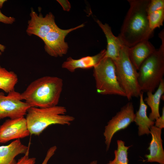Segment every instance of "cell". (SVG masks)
Here are the masks:
<instances>
[{
    "label": "cell",
    "mask_w": 164,
    "mask_h": 164,
    "mask_svg": "<svg viewBox=\"0 0 164 164\" xmlns=\"http://www.w3.org/2000/svg\"><path fill=\"white\" fill-rule=\"evenodd\" d=\"M150 0H128L129 8L118 37L123 44L130 47L148 40L153 31L150 29L147 9Z\"/></svg>",
    "instance_id": "obj_1"
},
{
    "label": "cell",
    "mask_w": 164,
    "mask_h": 164,
    "mask_svg": "<svg viewBox=\"0 0 164 164\" xmlns=\"http://www.w3.org/2000/svg\"><path fill=\"white\" fill-rule=\"evenodd\" d=\"M63 86L62 79L45 76L32 82L21 94L22 100L30 107L48 108L57 105Z\"/></svg>",
    "instance_id": "obj_2"
},
{
    "label": "cell",
    "mask_w": 164,
    "mask_h": 164,
    "mask_svg": "<svg viewBox=\"0 0 164 164\" xmlns=\"http://www.w3.org/2000/svg\"><path fill=\"white\" fill-rule=\"evenodd\" d=\"M67 112L66 108L61 106L48 108L30 107L26 118L30 135L39 136L52 125H69L75 118L65 114Z\"/></svg>",
    "instance_id": "obj_3"
},
{
    "label": "cell",
    "mask_w": 164,
    "mask_h": 164,
    "mask_svg": "<svg viewBox=\"0 0 164 164\" xmlns=\"http://www.w3.org/2000/svg\"><path fill=\"white\" fill-rule=\"evenodd\" d=\"M162 40L160 47L155 50L142 63L138 71V81L142 91L154 92L163 80L164 75V36L159 35Z\"/></svg>",
    "instance_id": "obj_4"
},
{
    "label": "cell",
    "mask_w": 164,
    "mask_h": 164,
    "mask_svg": "<svg viewBox=\"0 0 164 164\" xmlns=\"http://www.w3.org/2000/svg\"><path fill=\"white\" fill-rule=\"evenodd\" d=\"M128 48L123 44L118 58L113 61L118 82L130 101L133 97H139L142 91L138 81V71L130 60Z\"/></svg>",
    "instance_id": "obj_5"
},
{
    "label": "cell",
    "mask_w": 164,
    "mask_h": 164,
    "mask_svg": "<svg viewBox=\"0 0 164 164\" xmlns=\"http://www.w3.org/2000/svg\"><path fill=\"white\" fill-rule=\"evenodd\" d=\"M93 76L98 93L126 97V94L118 81L115 66L111 59L104 57L94 67Z\"/></svg>",
    "instance_id": "obj_6"
},
{
    "label": "cell",
    "mask_w": 164,
    "mask_h": 164,
    "mask_svg": "<svg viewBox=\"0 0 164 164\" xmlns=\"http://www.w3.org/2000/svg\"><path fill=\"white\" fill-rule=\"evenodd\" d=\"M135 113L132 103L129 102L121 108L120 111L108 122L105 127L104 135L106 146L108 150L112 139L118 132L127 128L134 121Z\"/></svg>",
    "instance_id": "obj_7"
},
{
    "label": "cell",
    "mask_w": 164,
    "mask_h": 164,
    "mask_svg": "<svg viewBox=\"0 0 164 164\" xmlns=\"http://www.w3.org/2000/svg\"><path fill=\"white\" fill-rule=\"evenodd\" d=\"M30 107L22 101L19 92L14 90L5 96L0 92V120L7 117L14 119L24 117Z\"/></svg>",
    "instance_id": "obj_8"
},
{
    "label": "cell",
    "mask_w": 164,
    "mask_h": 164,
    "mask_svg": "<svg viewBox=\"0 0 164 164\" xmlns=\"http://www.w3.org/2000/svg\"><path fill=\"white\" fill-rule=\"evenodd\" d=\"M84 26L82 24L67 29H62L57 26L49 32L43 40L45 51L50 56L54 57H61L66 54L68 46L65 41L66 36L71 31Z\"/></svg>",
    "instance_id": "obj_9"
},
{
    "label": "cell",
    "mask_w": 164,
    "mask_h": 164,
    "mask_svg": "<svg viewBox=\"0 0 164 164\" xmlns=\"http://www.w3.org/2000/svg\"><path fill=\"white\" fill-rule=\"evenodd\" d=\"M30 135L24 117L7 119L0 126V143L22 138Z\"/></svg>",
    "instance_id": "obj_10"
},
{
    "label": "cell",
    "mask_w": 164,
    "mask_h": 164,
    "mask_svg": "<svg viewBox=\"0 0 164 164\" xmlns=\"http://www.w3.org/2000/svg\"><path fill=\"white\" fill-rule=\"evenodd\" d=\"M30 16L31 19L28 21L26 30L29 36L34 35L43 40L49 32L57 26L54 16L51 12L43 17L41 14L38 15L32 10Z\"/></svg>",
    "instance_id": "obj_11"
},
{
    "label": "cell",
    "mask_w": 164,
    "mask_h": 164,
    "mask_svg": "<svg viewBox=\"0 0 164 164\" xmlns=\"http://www.w3.org/2000/svg\"><path fill=\"white\" fill-rule=\"evenodd\" d=\"M152 139L148 149L149 153L145 155L147 162H156L159 164H164V151L161 138L162 129L152 126L150 129Z\"/></svg>",
    "instance_id": "obj_12"
},
{
    "label": "cell",
    "mask_w": 164,
    "mask_h": 164,
    "mask_svg": "<svg viewBox=\"0 0 164 164\" xmlns=\"http://www.w3.org/2000/svg\"><path fill=\"white\" fill-rule=\"evenodd\" d=\"M106 50L104 49L93 56H88L78 59H74L71 57L63 62L62 67L73 73L77 69H89L94 67L103 59L105 55Z\"/></svg>",
    "instance_id": "obj_13"
},
{
    "label": "cell",
    "mask_w": 164,
    "mask_h": 164,
    "mask_svg": "<svg viewBox=\"0 0 164 164\" xmlns=\"http://www.w3.org/2000/svg\"><path fill=\"white\" fill-rule=\"evenodd\" d=\"M155 50L148 40L142 41L128 47V53L130 60L137 70H138L142 63Z\"/></svg>",
    "instance_id": "obj_14"
},
{
    "label": "cell",
    "mask_w": 164,
    "mask_h": 164,
    "mask_svg": "<svg viewBox=\"0 0 164 164\" xmlns=\"http://www.w3.org/2000/svg\"><path fill=\"white\" fill-rule=\"evenodd\" d=\"M23 144L20 139L12 141L9 144L0 146V164H15V157L20 154H25L29 149Z\"/></svg>",
    "instance_id": "obj_15"
},
{
    "label": "cell",
    "mask_w": 164,
    "mask_h": 164,
    "mask_svg": "<svg viewBox=\"0 0 164 164\" xmlns=\"http://www.w3.org/2000/svg\"><path fill=\"white\" fill-rule=\"evenodd\" d=\"M96 22L104 32L107 39V49L104 57L115 60L119 56L123 44L118 36L113 34L111 28L108 24H103L98 19H97Z\"/></svg>",
    "instance_id": "obj_16"
},
{
    "label": "cell",
    "mask_w": 164,
    "mask_h": 164,
    "mask_svg": "<svg viewBox=\"0 0 164 164\" xmlns=\"http://www.w3.org/2000/svg\"><path fill=\"white\" fill-rule=\"evenodd\" d=\"M140 105L138 110L135 114L134 121L138 126V134L141 136L150 134L151 127L154 125L155 121L151 120L147 115V105L143 99V92L139 96Z\"/></svg>",
    "instance_id": "obj_17"
},
{
    "label": "cell",
    "mask_w": 164,
    "mask_h": 164,
    "mask_svg": "<svg viewBox=\"0 0 164 164\" xmlns=\"http://www.w3.org/2000/svg\"><path fill=\"white\" fill-rule=\"evenodd\" d=\"M157 88L154 94L151 92H147V97L144 100L151 108V112L149 117L153 121L160 116L159 112V106L160 100L164 93L163 79L161 81Z\"/></svg>",
    "instance_id": "obj_18"
},
{
    "label": "cell",
    "mask_w": 164,
    "mask_h": 164,
    "mask_svg": "<svg viewBox=\"0 0 164 164\" xmlns=\"http://www.w3.org/2000/svg\"><path fill=\"white\" fill-rule=\"evenodd\" d=\"M17 74L0 66V89L9 93L15 90V87L18 82Z\"/></svg>",
    "instance_id": "obj_19"
},
{
    "label": "cell",
    "mask_w": 164,
    "mask_h": 164,
    "mask_svg": "<svg viewBox=\"0 0 164 164\" xmlns=\"http://www.w3.org/2000/svg\"><path fill=\"white\" fill-rule=\"evenodd\" d=\"M117 148L114 151V158L107 164H128V150L131 146H126L125 142L121 140L117 141Z\"/></svg>",
    "instance_id": "obj_20"
},
{
    "label": "cell",
    "mask_w": 164,
    "mask_h": 164,
    "mask_svg": "<svg viewBox=\"0 0 164 164\" xmlns=\"http://www.w3.org/2000/svg\"><path fill=\"white\" fill-rule=\"evenodd\" d=\"M148 19L150 29L154 31L162 26L164 20V9H160L148 14Z\"/></svg>",
    "instance_id": "obj_21"
},
{
    "label": "cell",
    "mask_w": 164,
    "mask_h": 164,
    "mask_svg": "<svg viewBox=\"0 0 164 164\" xmlns=\"http://www.w3.org/2000/svg\"><path fill=\"white\" fill-rule=\"evenodd\" d=\"M162 9H164V0H151L147 8V14Z\"/></svg>",
    "instance_id": "obj_22"
},
{
    "label": "cell",
    "mask_w": 164,
    "mask_h": 164,
    "mask_svg": "<svg viewBox=\"0 0 164 164\" xmlns=\"http://www.w3.org/2000/svg\"><path fill=\"white\" fill-rule=\"evenodd\" d=\"M29 149L23 156L19 159L15 164H35L36 158L34 157H29Z\"/></svg>",
    "instance_id": "obj_23"
},
{
    "label": "cell",
    "mask_w": 164,
    "mask_h": 164,
    "mask_svg": "<svg viewBox=\"0 0 164 164\" xmlns=\"http://www.w3.org/2000/svg\"><path fill=\"white\" fill-rule=\"evenodd\" d=\"M56 146H53L48 150L46 156L41 164H47L51 157L54 155L57 149Z\"/></svg>",
    "instance_id": "obj_24"
},
{
    "label": "cell",
    "mask_w": 164,
    "mask_h": 164,
    "mask_svg": "<svg viewBox=\"0 0 164 164\" xmlns=\"http://www.w3.org/2000/svg\"><path fill=\"white\" fill-rule=\"evenodd\" d=\"M15 21L13 17H8L3 14L0 10V22L7 24H12Z\"/></svg>",
    "instance_id": "obj_25"
},
{
    "label": "cell",
    "mask_w": 164,
    "mask_h": 164,
    "mask_svg": "<svg viewBox=\"0 0 164 164\" xmlns=\"http://www.w3.org/2000/svg\"><path fill=\"white\" fill-rule=\"evenodd\" d=\"M155 122V126L161 129L164 128V107L162 109L161 116L156 119Z\"/></svg>",
    "instance_id": "obj_26"
},
{
    "label": "cell",
    "mask_w": 164,
    "mask_h": 164,
    "mask_svg": "<svg viewBox=\"0 0 164 164\" xmlns=\"http://www.w3.org/2000/svg\"><path fill=\"white\" fill-rule=\"evenodd\" d=\"M58 2L61 5L64 11H69L71 8L70 2L67 0H57Z\"/></svg>",
    "instance_id": "obj_27"
},
{
    "label": "cell",
    "mask_w": 164,
    "mask_h": 164,
    "mask_svg": "<svg viewBox=\"0 0 164 164\" xmlns=\"http://www.w3.org/2000/svg\"><path fill=\"white\" fill-rule=\"evenodd\" d=\"M5 49V46L0 44V55H1L2 53L4 52Z\"/></svg>",
    "instance_id": "obj_28"
},
{
    "label": "cell",
    "mask_w": 164,
    "mask_h": 164,
    "mask_svg": "<svg viewBox=\"0 0 164 164\" xmlns=\"http://www.w3.org/2000/svg\"><path fill=\"white\" fill-rule=\"evenodd\" d=\"M7 1L6 0H0V8L1 9L3 7L4 3Z\"/></svg>",
    "instance_id": "obj_29"
},
{
    "label": "cell",
    "mask_w": 164,
    "mask_h": 164,
    "mask_svg": "<svg viewBox=\"0 0 164 164\" xmlns=\"http://www.w3.org/2000/svg\"><path fill=\"white\" fill-rule=\"evenodd\" d=\"M89 164H97V161L94 160L91 162Z\"/></svg>",
    "instance_id": "obj_30"
}]
</instances>
